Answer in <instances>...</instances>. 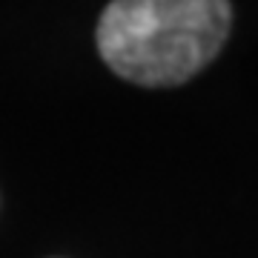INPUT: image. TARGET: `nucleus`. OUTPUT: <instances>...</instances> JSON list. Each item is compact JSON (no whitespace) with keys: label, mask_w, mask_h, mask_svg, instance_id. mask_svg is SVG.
<instances>
[{"label":"nucleus","mask_w":258,"mask_h":258,"mask_svg":"<svg viewBox=\"0 0 258 258\" xmlns=\"http://www.w3.org/2000/svg\"><path fill=\"white\" fill-rule=\"evenodd\" d=\"M232 6L221 0H118L98 23L103 60L141 86H178L221 52Z\"/></svg>","instance_id":"f257e3e1"}]
</instances>
